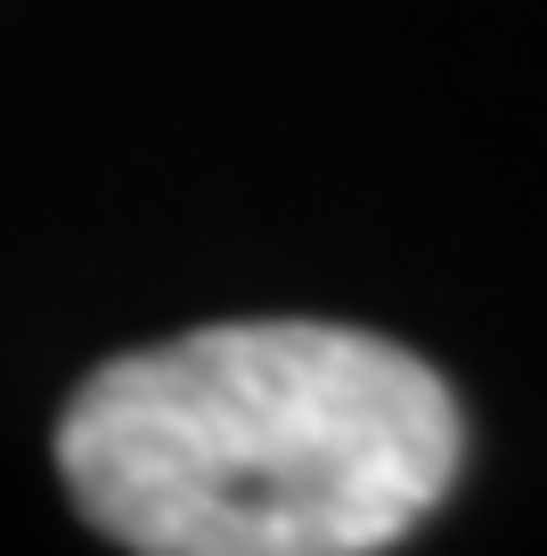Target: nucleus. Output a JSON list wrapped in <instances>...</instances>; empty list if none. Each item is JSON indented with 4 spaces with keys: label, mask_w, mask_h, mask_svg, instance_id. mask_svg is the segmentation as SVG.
<instances>
[{
    "label": "nucleus",
    "mask_w": 547,
    "mask_h": 556,
    "mask_svg": "<svg viewBox=\"0 0 547 556\" xmlns=\"http://www.w3.org/2000/svg\"><path fill=\"white\" fill-rule=\"evenodd\" d=\"M466 417L417 352L327 319H229L123 352L58 426V475L139 556H368L442 507Z\"/></svg>",
    "instance_id": "obj_1"
}]
</instances>
